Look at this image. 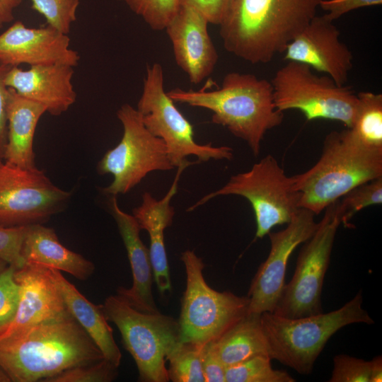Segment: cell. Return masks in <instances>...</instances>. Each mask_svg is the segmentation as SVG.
I'll list each match as a JSON object with an SVG mask.
<instances>
[{
    "instance_id": "3",
    "label": "cell",
    "mask_w": 382,
    "mask_h": 382,
    "mask_svg": "<svg viewBox=\"0 0 382 382\" xmlns=\"http://www.w3.org/2000/svg\"><path fill=\"white\" fill-rule=\"evenodd\" d=\"M174 103L212 112L213 123L244 140L257 156L266 132L280 125L284 113L274 105L271 83L250 74L230 72L214 91L175 88L167 93Z\"/></svg>"
},
{
    "instance_id": "16",
    "label": "cell",
    "mask_w": 382,
    "mask_h": 382,
    "mask_svg": "<svg viewBox=\"0 0 382 382\" xmlns=\"http://www.w3.org/2000/svg\"><path fill=\"white\" fill-rule=\"evenodd\" d=\"M340 35L333 21L325 14L316 15L286 45L284 59L305 64L344 86L353 66V55Z\"/></svg>"
},
{
    "instance_id": "1",
    "label": "cell",
    "mask_w": 382,
    "mask_h": 382,
    "mask_svg": "<svg viewBox=\"0 0 382 382\" xmlns=\"http://www.w3.org/2000/svg\"><path fill=\"white\" fill-rule=\"evenodd\" d=\"M322 0H230L219 33L224 49L251 64L267 63L316 16Z\"/></svg>"
},
{
    "instance_id": "40",
    "label": "cell",
    "mask_w": 382,
    "mask_h": 382,
    "mask_svg": "<svg viewBox=\"0 0 382 382\" xmlns=\"http://www.w3.org/2000/svg\"><path fill=\"white\" fill-rule=\"evenodd\" d=\"M23 0H0V29L14 20V11Z\"/></svg>"
},
{
    "instance_id": "21",
    "label": "cell",
    "mask_w": 382,
    "mask_h": 382,
    "mask_svg": "<svg viewBox=\"0 0 382 382\" xmlns=\"http://www.w3.org/2000/svg\"><path fill=\"white\" fill-rule=\"evenodd\" d=\"M194 162H186L178 167L173 183L164 196L156 200L149 192L142 195L140 206L133 209L132 215L139 228L146 230L150 238L149 254L153 269L154 279L161 294L171 290L169 266L164 243V231L173 222L174 208L170 204L172 197L177 192L178 183L182 172Z\"/></svg>"
},
{
    "instance_id": "38",
    "label": "cell",
    "mask_w": 382,
    "mask_h": 382,
    "mask_svg": "<svg viewBox=\"0 0 382 382\" xmlns=\"http://www.w3.org/2000/svg\"><path fill=\"white\" fill-rule=\"evenodd\" d=\"M230 0H180L200 12L209 23L219 25L227 10Z\"/></svg>"
},
{
    "instance_id": "22",
    "label": "cell",
    "mask_w": 382,
    "mask_h": 382,
    "mask_svg": "<svg viewBox=\"0 0 382 382\" xmlns=\"http://www.w3.org/2000/svg\"><path fill=\"white\" fill-rule=\"evenodd\" d=\"M21 255L25 264L63 271L80 280L88 279L95 272L92 262L64 246L55 231L42 224L27 226Z\"/></svg>"
},
{
    "instance_id": "43",
    "label": "cell",
    "mask_w": 382,
    "mask_h": 382,
    "mask_svg": "<svg viewBox=\"0 0 382 382\" xmlns=\"http://www.w3.org/2000/svg\"><path fill=\"white\" fill-rule=\"evenodd\" d=\"M8 265L4 260L0 259V274L6 270Z\"/></svg>"
},
{
    "instance_id": "33",
    "label": "cell",
    "mask_w": 382,
    "mask_h": 382,
    "mask_svg": "<svg viewBox=\"0 0 382 382\" xmlns=\"http://www.w3.org/2000/svg\"><path fill=\"white\" fill-rule=\"evenodd\" d=\"M371 365V361L347 354L336 355L329 382H370Z\"/></svg>"
},
{
    "instance_id": "32",
    "label": "cell",
    "mask_w": 382,
    "mask_h": 382,
    "mask_svg": "<svg viewBox=\"0 0 382 382\" xmlns=\"http://www.w3.org/2000/svg\"><path fill=\"white\" fill-rule=\"evenodd\" d=\"M117 368L104 358L66 369L43 382H110L116 378Z\"/></svg>"
},
{
    "instance_id": "41",
    "label": "cell",
    "mask_w": 382,
    "mask_h": 382,
    "mask_svg": "<svg viewBox=\"0 0 382 382\" xmlns=\"http://www.w3.org/2000/svg\"><path fill=\"white\" fill-rule=\"evenodd\" d=\"M370 382L382 381V357L377 356L371 361Z\"/></svg>"
},
{
    "instance_id": "34",
    "label": "cell",
    "mask_w": 382,
    "mask_h": 382,
    "mask_svg": "<svg viewBox=\"0 0 382 382\" xmlns=\"http://www.w3.org/2000/svg\"><path fill=\"white\" fill-rule=\"evenodd\" d=\"M27 226H5L0 225V259L16 270L25 265L21 248Z\"/></svg>"
},
{
    "instance_id": "5",
    "label": "cell",
    "mask_w": 382,
    "mask_h": 382,
    "mask_svg": "<svg viewBox=\"0 0 382 382\" xmlns=\"http://www.w3.org/2000/svg\"><path fill=\"white\" fill-rule=\"evenodd\" d=\"M362 303L360 291L341 308L326 313L290 318L262 313L261 323L270 357L300 374H310L327 342L336 332L350 324L374 323Z\"/></svg>"
},
{
    "instance_id": "36",
    "label": "cell",
    "mask_w": 382,
    "mask_h": 382,
    "mask_svg": "<svg viewBox=\"0 0 382 382\" xmlns=\"http://www.w3.org/2000/svg\"><path fill=\"white\" fill-rule=\"evenodd\" d=\"M381 4L382 0H322L319 7L326 11L325 16L334 22L349 11Z\"/></svg>"
},
{
    "instance_id": "31",
    "label": "cell",
    "mask_w": 382,
    "mask_h": 382,
    "mask_svg": "<svg viewBox=\"0 0 382 382\" xmlns=\"http://www.w3.org/2000/svg\"><path fill=\"white\" fill-rule=\"evenodd\" d=\"M31 8L46 21V23L57 30L69 34L76 21L80 0H31Z\"/></svg>"
},
{
    "instance_id": "42",
    "label": "cell",
    "mask_w": 382,
    "mask_h": 382,
    "mask_svg": "<svg viewBox=\"0 0 382 382\" xmlns=\"http://www.w3.org/2000/svg\"><path fill=\"white\" fill-rule=\"evenodd\" d=\"M0 382H11L10 378L1 366H0Z\"/></svg>"
},
{
    "instance_id": "15",
    "label": "cell",
    "mask_w": 382,
    "mask_h": 382,
    "mask_svg": "<svg viewBox=\"0 0 382 382\" xmlns=\"http://www.w3.org/2000/svg\"><path fill=\"white\" fill-rule=\"evenodd\" d=\"M20 299L12 320L0 327V342L8 340L35 325L71 315L50 270L25 263L16 270Z\"/></svg>"
},
{
    "instance_id": "11",
    "label": "cell",
    "mask_w": 382,
    "mask_h": 382,
    "mask_svg": "<svg viewBox=\"0 0 382 382\" xmlns=\"http://www.w3.org/2000/svg\"><path fill=\"white\" fill-rule=\"evenodd\" d=\"M117 117L123 127L122 137L97 166L100 175H113L112 182L102 189L110 197L128 192L152 171L174 168L164 141L146 129L137 109L125 103L117 110Z\"/></svg>"
},
{
    "instance_id": "8",
    "label": "cell",
    "mask_w": 382,
    "mask_h": 382,
    "mask_svg": "<svg viewBox=\"0 0 382 382\" xmlns=\"http://www.w3.org/2000/svg\"><path fill=\"white\" fill-rule=\"evenodd\" d=\"M276 108L297 110L308 121L323 119L352 126L358 103L351 86H340L328 75L318 76L309 66L288 61L270 81Z\"/></svg>"
},
{
    "instance_id": "35",
    "label": "cell",
    "mask_w": 382,
    "mask_h": 382,
    "mask_svg": "<svg viewBox=\"0 0 382 382\" xmlns=\"http://www.w3.org/2000/svg\"><path fill=\"white\" fill-rule=\"evenodd\" d=\"M16 269L8 265L0 274V327L13 318L20 299V286L14 277Z\"/></svg>"
},
{
    "instance_id": "12",
    "label": "cell",
    "mask_w": 382,
    "mask_h": 382,
    "mask_svg": "<svg viewBox=\"0 0 382 382\" xmlns=\"http://www.w3.org/2000/svg\"><path fill=\"white\" fill-rule=\"evenodd\" d=\"M340 224L335 201L325 209L315 232L301 248L294 275L284 284L274 313L296 318L323 313V281Z\"/></svg>"
},
{
    "instance_id": "20",
    "label": "cell",
    "mask_w": 382,
    "mask_h": 382,
    "mask_svg": "<svg viewBox=\"0 0 382 382\" xmlns=\"http://www.w3.org/2000/svg\"><path fill=\"white\" fill-rule=\"evenodd\" d=\"M116 197H110L108 206L125 246L133 279L130 288L119 287L117 294L139 311L159 313L152 293L154 274L149 250L141 240L136 219L120 208Z\"/></svg>"
},
{
    "instance_id": "28",
    "label": "cell",
    "mask_w": 382,
    "mask_h": 382,
    "mask_svg": "<svg viewBox=\"0 0 382 382\" xmlns=\"http://www.w3.org/2000/svg\"><path fill=\"white\" fill-rule=\"evenodd\" d=\"M202 346L179 342L166 356L169 381L173 382H205L202 369Z\"/></svg>"
},
{
    "instance_id": "6",
    "label": "cell",
    "mask_w": 382,
    "mask_h": 382,
    "mask_svg": "<svg viewBox=\"0 0 382 382\" xmlns=\"http://www.w3.org/2000/svg\"><path fill=\"white\" fill-rule=\"evenodd\" d=\"M186 274V287L181 300L180 342L199 346L214 341L248 313V296L220 292L206 282L204 264L192 250L181 253Z\"/></svg>"
},
{
    "instance_id": "14",
    "label": "cell",
    "mask_w": 382,
    "mask_h": 382,
    "mask_svg": "<svg viewBox=\"0 0 382 382\" xmlns=\"http://www.w3.org/2000/svg\"><path fill=\"white\" fill-rule=\"evenodd\" d=\"M314 216L312 212L300 208L286 228L267 234L270 250L252 279L247 295L248 313H274L285 284L286 266L291 253L311 237L318 226Z\"/></svg>"
},
{
    "instance_id": "37",
    "label": "cell",
    "mask_w": 382,
    "mask_h": 382,
    "mask_svg": "<svg viewBox=\"0 0 382 382\" xmlns=\"http://www.w3.org/2000/svg\"><path fill=\"white\" fill-rule=\"evenodd\" d=\"M201 362L205 382H225L226 367L218 358L210 342L201 348Z\"/></svg>"
},
{
    "instance_id": "29",
    "label": "cell",
    "mask_w": 382,
    "mask_h": 382,
    "mask_svg": "<svg viewBox=\"0 0 382 382\" xmlns=\"http://www.w3.org/2000/svg\"><path fill=\"white\" fill-rule=\"evenodd\" d=\"M382 203V176L361 183L336 201L337 213L345 226H351L354 214L371 205Z\"/></svg>"
},
{
    "instance_id": "18",
    "label": "cell",
    "mask_w": 382,
    "mask_h": 382,
    "mask_svg": "<svg viewBox=\"0 0 382 382\" xmlns=\"http://www.w3.org/2000/svg\"><path fill=\"white\" fill-rule=\"evenodd\" d=\"M207 18L192 6L180 2L178 11L166 28L175 60L198 84L214 71L219 56L208 32Z\"/></svg>"
},
{
    "instance_id": "39",
    "label": "cell",
    "mask_w": 382,
    "mask_h": 382,
    "mask_svg": "<svg viewBox=\"0 0 382 382\" xmlns=\"http://www.w3.org/2000/svg\"><path fill=\"white\" fill-rule=\"evenodd\" d=\"M11 66L0 64V159H4L7 141V110L10 89L5 78Z\"/></svg>"
},
{
    "instance_id": "24",
    "label": "cell",
    "mask_w": 382,
    "mask_h": 382,
    "mask_svg": "<svg viewBox=\"0 0 382 382\" xmlns=\"http://www.w3.org/2000/svg\"><path fill=\"white\" fill-rule=\"evenodd\" d=\"M49 269L71 316L100 349L104 358L118 367L122 353L115 341L112 329L108 323L102 306L88 301L60 271Z\"/></svg>"
},
{
    "instance_id": "23",
    "label": "cell",
    "mask_w": 382,
    "mask_h": 382,
    "mask_svg": "<svg viewBox=\"0 0 382 382\" xmlns=\"http://www.w3.org/2000/svg\"><path fill=\"white\" fill-rule=\"evenodd\" d=\"M10 89L7 110V141L4 160L25 168H35L33 140L46 108Z\"/></svg>"
},
{
    "instance_id": "19",
    "label": "cell",
    "mask_w": 382,
    "mask_h": 382,
    "mask_svg": "<svg viewBox=\"0 0 382 382\" xmlns=\"http://www.w3.org/2000/svg\"><path fill=\"white\" fill-rule=\"evenodd\" d=\"M74 67L62 64L11 67L5 83L20 96L43 105L47 112L59 116L76 102L72 83Z\"/></svg>"
},
{
    "instance_id": "9",
    "label": "cell",
    "mask_w": 382,
    "mask_h": 382,
    "mask_svg": "<svg viewBox=\"0 0 382 382\" xmlns=\"http://www.w3.org/2000/svg\"><path fill=\"white\" fill-rule=\"evenodd\" d=\"M235 195L250 203L256 221L255 237L262 238L277 225L289 223L300 209V195L292 176L272 155H267L246 172L232 175L219 190L212 192L189 207L190 212L209 199Z\"/></svg>"
},
{
    "instance_id": "7",
    "label": "cell",
    "mask_w": 382,
    "mask_h": 382,
    "mask_svg": "<svg viewBox=\"0 0 382 382\" xmlns=\"http://www.w3.org/2000/svg\"><path fill=\"white\" fill-rule=\"evenodd\" d=\"M106 319L118 328L125 349L134 359L143 382L169 381L166 356L180 342L177 320L161 312L139 311L119 295L101 305Z\"/></svg>"
},
{
    "instance_id": "2",
    "label": "cell",
    "mask_w": 382,
    "mask_h": 382,
    "mask_svg": "<svg viewBox=\"0 0 382 382\" xmlns=\"http://www.w3.org/2000/svg\"><path fill=\"white\" fill-rule=\"evenodd\" d=\"M104 357L71 316L32 326L0 342V366L13 382L44 381Z\"/></svg>"
},
{
    "instance_id": "27",
    "label": "cell",
    "mask_w": 382,
    "mask_h": 382,
    "mask_svg": "<svg viewBox=\"0 0 382 382\" xmlns=\"http://www.w3.org/2000/svg\"><path fill=\"white\" fill-rule=\"evenodd\" d=\"M271 357L257 355L226 367L225 382H294L286 371L272 368Z\"/></svg>"
},
{
    "instance_id": "10",
    "label": "cell",
    "mask_w": 382,
    "mask_h": 382,
    "mask_svg": "<svg viewBox=\"0 0 382 382\" xmlns=\"http://www.w3.org/2000/svg\"><path fill=\"white\" fill-rule=\"evenodd\" d=\"M137 110L146 129L164 141L173 167L188 162L187 157L192 155L197 157L198 163L233 158V149L229 146L201 145L195 141L192 125L165 91L163 71L158 63L147 66Z\"/></svg>"
},
{
    "instance_id": "13",
    "label": "cell",
    "mask_w": 382,
    "mask_h": 382,
    "mask_svg": "<svg viewBox=\"0 0 382 382\" xmlns=\"http://www.w3.org/2000/svg\"><path fill=\"white\" fill-rule=\"evenodd\" d=\"M71 192L56 186L37 167L22 168L0 159V225L42 224L62 212Z\"/></svg>"
},
{
    "instance_id": "17",
    "label": "cell",
    "mask_w": 382,
    "mask_h": 382,
    "mask_svg": "<svg viewBox=\"0 0 382 382\" xmlns=\"http://www.w3.org/2000/svg\"><path fill=\"white\" fill-rule=\"evenodd\" d=\"M79 61V52L70 47L68 34L50 25L28 28L17 21L0 34V64H62L74 68Z\"/></svg>"
},
{
    "instance_id": "4",
    "label": "cell",
    "mask_w": 382,
    "mask_h": 382,
    "mask_svg": "<svg viewBox=\"0 0 382 382\" xmlns=\"http://www.w3.org/2000/svg\"><path fill=\"white\" fill-rule=\"evenodd\" d=\"M380 176L382 154L360 147L346 129L328 134L317 163L292 178L300 208L317 215L354 187Z\"/></svg>"
},
{
    "instance_id": "26",
    "label": "cell",
    "mask_w": 382,
    "mask_h": 382,
    "mask_svg": "<svg viewBox=\"0 0 382 382\" xmlns=\"http://www.w3.org/2000/svg\"><path fill=\"white\" fill-rule=\"evenodd\" d=\"M357 98L354 122L346 128L347 133L360 147L382 154V94L362 91Z\"/></svg>"
},
{
    "instance_id": "25",
    "label": "cell",
    "mask_w": 382,
    "mask_h": 382,
    "mask_svg": "<svg viewBox=\"0 0 382 382\" xmlns=\"http://www.w3.org/2000/svg\"><path fill=\"white\" fill-rule=\"evenodd\" d=\"M210 343L225 367L255 356H270L261 314L247 313Z\"/></svg>"
},
{
    "instance_id": "30",
    "label": "cell",
    "mask_w": 382,
    "mask_h": 382,
    "mask_svg": "<svg viewBox=\"0 0 382 382\" xmlns=\"http://www.w3.org/2000/svg\"><path fill=\"white\" fill-rule=\"evenodd\" d=\"M154 30H165L176 15L180 0H119Z\"/></svg>"
}]
</instances>
